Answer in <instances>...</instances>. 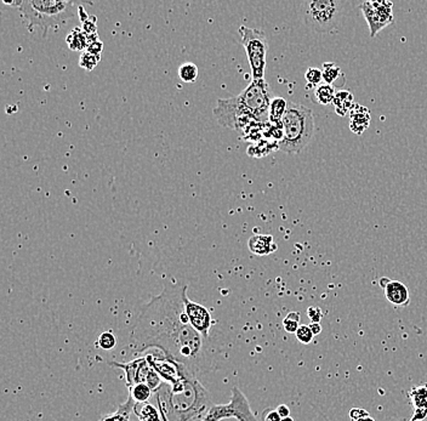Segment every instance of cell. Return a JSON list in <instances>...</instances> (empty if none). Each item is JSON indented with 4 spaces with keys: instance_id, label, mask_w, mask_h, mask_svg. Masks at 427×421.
<instances>
[{
    "instance_id": "cell-1",
    "label": "cell",
    "mask_w": 427,
    "mask_h": 421,
    "mask_svg": "<svg viewBox=\"0 0 427 421\" xmlns=\"http://www.w3.org/2000/svg\"><path fill=\"white\" fill-rule=\"evenodd\" d=\"M186 297L187 284L164 280L162 292L144 306L124 351L137 356L154 348L193 375L213 370V351L188 321Z\"/></svg>"
},
{
    "instance_id": "cell-2",
    "label": "cell",
    "mask_w": 427,
    "mask_h": 421,
    "mask_svg": "<svg viewBox=\"0 0 427 421\" xmlns=\"http://www.w3.org/2000/svg\"><path fill=\"white\" fill-rule=\"evenodd\" d=\"M274 91L265 79L252 81L240 95L218 99L213 114L218 124L248 136L255 125L269 124Z\"/></svg>"
},
{
    "instance_id": "cell-3",
    "label": "cell",
    "mask_w": 427,
    "mask_h": 421,
    "mask_svg": "<svg viewBox=\"0 0 427 421\" xmlns=\"http://www.w3.org/2000/svg\"><path fill=\"white\" fill-rule=\"evenodd\" d=\"M154 395L162 421H201L214 405L209 392L188 370L174 385L163 384Z\"/></svg>"
},
{
    "instance_id": "cell-4",
    "label": "cell",
    "mask_w": 427,
    "mask_h": 421,
    "mask_svg": "<svg viewBox=\"0 0 427 421\" xmlns=\"http://www.w3.org/2000/svg\"><path fill=\"white\" fill-rule=\"evenodd\" d=\"M81 4L67 0H22L18 10L27 21L28 30L39 26L44 32V38L52 27H57L76 18Z\"/></svg>"
},
{
    "instance_id": "cell-5",
    "label": "cell",
    "mask_w": 427,
    "mask_h": 421,
    "mask_svg": "<svg viewBox=\"0 0 427 421\" xmlns=\"http://www.w3.org/2000/svg\"><path fill=\"white\" fill-rule=\"evenodd\" d=\"M282 129L283 138L278 142V150L286 153H300L315 133V117L311 108L300 103H288Z\"/></svg>"
},
{
    "instance_id": "cell-6",
    "label": "cell",
    "mask_w": 427,
    "mask_h": 421,
    "mask_svg": "<svg viewBox=\"0 0 427 421\" xmlns=\"http://www.w3.org/2000/svg\"><path fill=\"white\" fill-rule=\"evenodd\" d=\"M346 1L341 0H306L301 15L306 26L317 33H332L346 18Z\"/></svg>"
},
{
    "instance_id": "cell-7",
    "label": "cell",
    "mask_w": 427,
    "mask_h": 421,
    "mask_svg": "<svg viewBox=\"0 0 427 421\" xmlns=\"http://www.w3.org/2000/svg\"><path fill=\"white\" fill-rule=\"evenodd\" d=\"M240 35L252 69V81L265 79L266 57L269 50V40L265 32L257 28L240 26Z\"/></svg>"
},
{
    "instance_id": "cell-8",
    "label": "cell",
    "mask_w": 427,
    "mask_h": 421,
    "mask_svg": "<svg viewBox=\"0 0 427 421\" xmlns=\"http://www.w3.org/2000/svg\"><path fill=\"white\" fill-rule=\"evenodd\" d=\"M230 417H235L238 421H259L252 414L247 397L240 391L238 387L232 389L230 403L214 404L201 421H220Z\"/></svg>"
},
{
    "instance_id": "cell-9",
    "label": "cell",
    "mask_w": 427,
    "mask_h": 421,
    "mask_svg": "<svg viewBox=\"0 0 427 421\" xmlns=\"http://www.w3.org/2000/svg\"><path fill=\"white\" fill-rule=\"evenodd\" d=\"M359 9L362 10L364 18L370 30V38L376 37L385 27L390 26L394 22L393 4L391 1H386V0L364 1L359 5Z\"/></svg>"
},
{
    "instance_id": "cell-10",
    "label": "cell",
    "mask_w": 427,
    "mask_h": 421,
    "mask_svg": "<svg viewBox=\"0 0 427 421\" xmlns=\"http://www.w3.org/2000/svg\"><path fill=\"white\" fill-rule=\"evenodd\" d=\"M185 306H186V314H187L188 321L191 323V326L201 336H204L205 339H208L210 329L214 326V321L211 319L209 309L204 307V306L197 304V302H193V301L188 299V297L185 299Z\"/></svg>"
},
{
    "instance_id": "cell-11",
    "label": "cell",
    "mask_w": 427,
    "mask_h": 421,
    "mask_svg": "<svg viewBox=\"0 0 427 421\" xmlns=\"http://www.w3.org/2000/svg\"><path fill=\"white\" fill-rule=\"evenodd\" d=\"M381 288L384 289L385 297L390 304L397 307H406L410 304L409 289L401 280H390L382 277L379 280Z\"/></svg>"
},
{
    "instance_id": "cell-12",
    "label": "cell",
    "mask_w": 427,
    "mask_h": 421,
    "mask_svg": "<svg viewBox=\"0 0 427 421\" xmlns=\"http://www.w3.org/2000/svg\"><path fill=\"white\" fill-rule=\"evenodd\" d=\"M372 121L370 112L367 107L355 103L350 112V129L356 135H362L369 128Z\"/></svg>"
},
{
    "instance_id": "cell-13",
    "label": "cell",
    "mask_w": 427,
    "mask_h": 421,
    "mask_svg": "<svg viewBox=\"0 0 427 421\" xmlns=\"http://www.w3.org/2000/svg\"><path fill=\"white\" fill-rule=\"evenodd\" d=\"M248 248L259 256H266L278 249L277 243L271 235H254L249 238Z\"/></svg>"
},
{
    "instance_id": "cell-14",
    "label": "cell",
    "mask_w": 427,
    "mask_h": 421,
    "mask_svg": "<svg viewBox=\"0 0 427 421\" xmlns=\"http://www.w3.org/2000/svg\"><path fill=\"white\" fill-rule=\"evenodd\" d=\"M408 396L415 408L413 419L421 420L427 417V384L413 387L408 392Z\"/></svg>"
},
{
    "instance_id": "cell-15",
    "label": "cell",
    "mask_w": 427,
    "mask_h": 421,
    "mask_svg": "<svg viewBox=\"0 0 427 421\" xmlns=\"http://www.w3.org/2000/svg\"><path fill=\"white\" fill-rule=\"evenodd\" d=\"M322 73H323V81L325 84L333 85L334 88L342 86L346 82L345 73L342 72L341 67L334 62H324L322 66Z\"/></svg>"
},
{
    "instance_id": "cell-16",
    "label": "cell",
    "mask_w": 427,
    "mask_h": 421,
    "mask_svg": "<svg viewBox=\"0 0 427 421\" xmlns=\"http://www.w3.org/2000/svg\"><path fill=\"white\" fill-rule=\"evenodd\" d=\"M353 105H355V96L350 90L337 91L333 107L338 116L346 117L347 114H350Z\"/></svg>"
},
{
    "instance_id": "cell-17",
    "label": "cell",
    "mask_w": 427,
    "mask_h": 421,
    "mask_svg": "<svg viewBox=\"0 0 427 421\" xmlns=\"http://www.w3.org/2000/svg\"><path fill=\"white\" fill-rule=\"evenodd\" d=\"M288 101L281 96H274L269 107V124L282 126L283 118L288 108Z\"/></svg>"
},
{
    "instance_id": "cell-18",
    "label": "cell",
    "mask_w": 427,
    "mask_h": 421,
    "mask_svg": "<svg viewBox=\"0 0 427 421\" xmlns=\"http://www.w3.org/2000/svg\"><path fill=\"white\" fill-rule=\"evenodd\" d=\"M134 412L139 417V421H162L158 409L150 403H140L135 405Z\"/></svg>"
},
{
    "instance_id": "cell-19",
    "label": "cell",
    "mask_w": 427,
    "mask_h": 421,
    "mask_svg": "<svg viewBox=\"0 0 427 421\" xmlns=\"http://www.w3.org/2000/svg\"><path fill=\"white\" fill-rule=\"evenodd\" d=\"M66 42L69 47L74 52H81L88 47V35L84 33L83 28H74V30L67 35Z\"/></svg>"
},
{
    "instance_id": "cell-20",
    "label": "cell",
    "mask_w": 427,
    "mask_h": 421,
    "mask_svg": "<svg viewBox=\"0 0 427 421\" xmlns=\"http://www.w3.org/2000/svg\"><path fill=\"white\" fill-rule=\"evenodd\" d=\"M152 395L153 391L147 384H136L134 386L129 387V397L136 404L146 403Z\"/></svg>"
},
{
    "instance_id": "cell-21",
    "label": "cell",
    "mask_w": 427,
    "mask_h": 421,
    "mask_svg": "<svg viewBox=\"0 0 427 421\" xmlns=\"http://www.w3.org/2000/svg\"><path fill=\"white\" fill-rule=\"evenodd\" d=\"M335 88L329 84H320L316 90H315V100L317 103H320L322 106H329L333 105L334 99H335Z\"/></svg>"
},
{
    "instance_id": "cell-22",
    "label": "cell",
    "mask_w": 427,
    "mask_h": 421,
    "mask_svg": "<svg viewBox=\"0 0 427 421\" xmlns=\"http://www.w3.org/2000/svg\"><path fill=\"white\" fill-rule=\"evenodd\" d=\"M135 405H136V403L129 397L125 403L120 404L119 408L116 413H113L111 415H107V417H103V420L100 421H129L130 413L134 412Z\"/></svg>"
},
{
    "instance_id": "cell-23",
    "label": "cell",
    "mask_w": 427,
    "mask_h": 421,
    "mask_svg": "<svg viewBox=\"0 0 427 421\" xmlns=\"http://www.w3.org/2000/svg\"><path fill=\"white\" fill-rule=\"evenodd\" d=\"M179 77L182 82L185 83H194L198 79V67L192 62H186L179 67Z\"/></svg>"
},
{
    "instance_id": "cell-24",
    "label": "cell",
    "mask_w": 427,
    "mask_h": 421,
    "mask_svg": "<svg viewBox=\"0 0 427 421\" xmlns=\"http://www.w3.org/2000/svg\"><path fill=\"white\" fill-rule=\"evenodd\" d=\"M305 79H306L308 88H316L317 89L323 82L322 69H317V67H308L305 73Z\"/></svg>"
},
{
    "instance_id": "cell-25",
    "label": "cell",
    "mask_w": 427,
    "mask_h": 421,
    "mask_svg": "<svg viewBox=\"0 0 427 421\" xmlns=\"http://www.w3.org/2000/svg\"><path fill=\"white\" fill-rule=\"evenodd\" d=\"M283 328L286 333L294 334L300 328V314L296 311L289 312L286 319H283Z\"/></svg>"
},
{
    "instance_id": "cell-26",
    "label": "cell",
    "mask_w": 427,
    "mask_h": 421,
    "mask_svg": "<svg viewBox=\"0 0 427 421\" xmlns=\"http://www.w3.org/2000/svg\"><path fill=\"white\" fill-rule=\"evenodd\" d=\"M98 348H103L105 351H111L116 348L117 338L112 331H105L98 339Z\"/></svg>"
},
{
    "instance_id": "cell-27",
    "label": "cell",
    "mask_w": 427,
    "mask_h": 421,
    "mask_svg": "<svg viewBox=\"0 0 427 421\" xmlns=\"http://www.w3.org/2000/svg\"><path fill=\"white\" fill-rule=\"evenodd\" d=\"M98 62H100V57H96V55L86 52L81 54L79 66L81 69H86V71H93L98 66Z\"/></svg>"
},
{
    "instance_id": "cell-28",
    "label": "cell",
    "mask_w": 427,
    "mask_h": 421,
    "mask_svg": "<svg viewBox=\"0 0 427 421\" xmlns=\"http://www.w3.org/2000/svg\"><path fill=\"white\" fill-rule=\"evenodd\" d=\"M103 42L98 40V35H89L88 37V47H86V52L100 57V54L103 52Z\"/></svg>"
},
{
    "instance_id": "cell-29",
    "label": "cell",
    "mask_w": 427,
    "mask_h": 421,
    "mask_svg": "<svg viewBox=\"0 0 427 421\" xmlns=\"http://www.w3.org/2000/svg\"><path fill=\"white\" fill-rule=\"evenodd\" d=\"M295 334H296V338H298L300 343L303 345L311 344L312 341H313V338H315L310 326H305V324L300 326L299 329H298V331Z\"/></svg>"
},
{
    "instance_id": "cell-30",
    "label": "cell",
    "mask_w": 427,
    "mask_h": 421,
    "mask_svg": "<svg viewBox=\"0 0 427 421\" xmlns=\"http://www.w3.org/2000/svg\"><path fill=\"white\" fill-rule=\"evenodd\" d=\"M83 30L88 37L98 35V26H96V18L95 16H91V20H88V21L83 23Z\"/></svg>"
},
{
    "instance_id": "cell-31",
    "label": "cell",
    "mask_w": 427,
    "mask_h": 421,
    "mask_svg": "<svg viewBox=\"0 0 427 421\" xmlns=\"http://www.w3.org/2000/svg\"><path fill=\"white\" fill-rule=\"evenodd\" d=\"M308 319H311L312 323H320L323 319V311L317 306H315V307L311 306L308 309Z\"/></svg>"
},
{
    "instance_id": "cell-32",
    "label": "cell",
    "mask_w": 427,
    "mask_h": 421,
    "mask_svg": "<svg viewBox=\"0 0 427 421\" xmlns=\"http://www.w3.org/2000/svg\"><path fill=\"white\" fill-rule=\"evenodd\" d=\"M264 421H282V417L278 414L277 409H266L262 414Z\"/></svg>"
},
{
    "instance_id": "cell-33",
    "label": "cell",
    "mask_w": 427,
    "mask_h": 421,
    "mask_svg": "<svg viewBox=\"0 0 427 421\" xmlns=\"http://www.w3.org/2000/svg\"><path fill=\"white\" fill-rule=\"evenodd\" d=\"M369 415V413L367 410H364L363 408H353L350 412L351 420H357L359 417H365Z\"/></svg>"
},
{
    "instance_id": "cell-34",
    "label": "cell",
    "mask_w": 427,
    "mask_h": 421,
    "mask_svg": "<svg viewBox=\"0 0 427 421\" xmlns=\"http://www.w3.org/2000/svg\"><path fill=\"white\" fill-rule=\"evenodd\" d=\"M277 412L282 419L284 417H291V409L286 404H281V405H278Z\"/></svg>"
},
{
    "instance_id": "cell-35",
    "label": "cell",
    "mask_w": 427,
    "mask_h": 421,
    "mask_svg": "<svg viewBox=\"0 0 427 421\" xmlns=\"http://www.w3.org/2000/svg\"><path fill=\"white\" fill-rule=\"evenodd\" d=\"M310 328H311L312 333H313V336H320V331H322V326H320V323H312L310 324Z\"/></svg>"
},
{
    "instance_id": "cell-36",
    "label": "cell",
    "mask_w": 427,
    "mask_h": 421,
    "mask_svg": "<svg viewBox=\"0 0 427 421\" xmlns=\"http://www.w3.org/2000/svg\"><path fill=\"white\" fill-rule=\"evenodd\" d=\"M78 16L81 18V22H83V23H84V22L88 21V20H89L90 18L89 15L86 13V10H84V8H83L81 5V6H79V13H78Z\"/></svg>"
},
{
    "instance_id": "cell-37",
    "label": "cell",
    "mask_w": 427,
    "mask_h": 421,
    "mask_svg": "<svg viewBox=\"0 0 427 421\" xmlns=\"http://www.w3.org/2000/svg\"><path fill=\"white\" fill-rule=\"evenodd\" d=\"M353 421H375V420H374V419H373V417H370V414H369V415H365V417H359V419H357V420H353Z\"/></svg>"
},
{
    "instance_id": "cell-38",
    "label": "cell",
    "mask_w": 427,
    "mask_h": 421,
    "mask_svg": "<svg viewBox=\"0 0 427 421\" xmlns=\"http://www.w3.org/2000/svg\"><path fill=\"white\" fill-rule=\"evenodd\" d=\"M282 421H294V419H293V417H284V419H282Z\"/></svg>"
},
{
    "instance_id": "cell-39",
    "label": "cell",
    "mask_w": 427,
    "mask_h": 421,
    "mask_svg": "<svg viewBox=\"0 0 427 421\" xmlns=\"http://www.w3.org/2000/svg\"><path fill=\"white\" fill-rule=\"evenodd\" d=\"M409 421H427V417H425V419H421V420H416V419H413V417H411Z\"/></svg>"
}]
</instances>
